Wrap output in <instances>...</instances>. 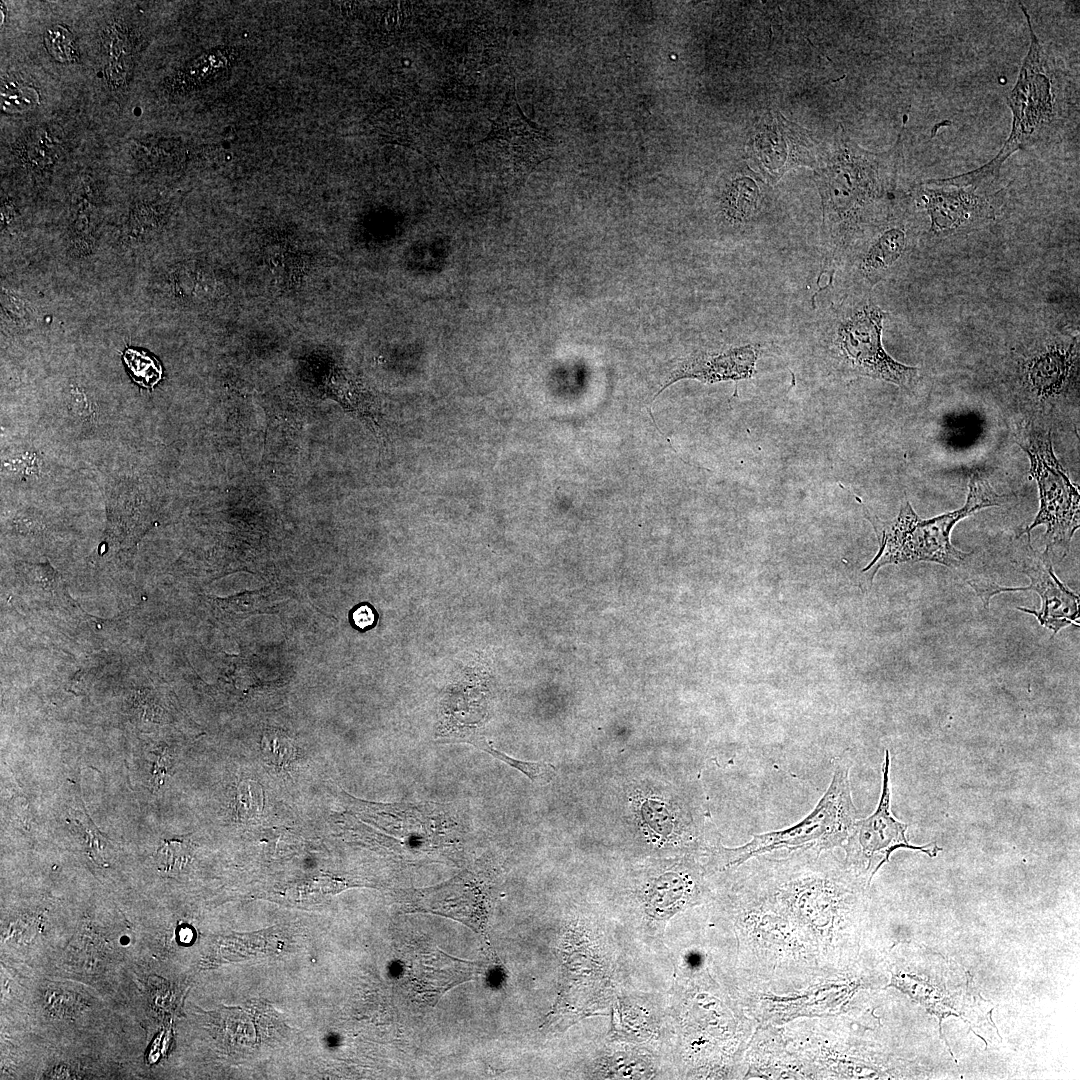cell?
<instances>
[{
	"mask_svg": "<svg viewBox=\"0 0 1080 1080\" xmlns=\"http://www.w3.org/2000/svg\"><path fill=\"white\" fill-rule=\"evenodd\" d=\"M352 619L358 628L367 629L373 625L375 615L371 607L368 605H361L354 610Z\"/></svg>",
	"mask_w": 1080,
	"mask_h": 1080,
	"instance_id": "cell-26",
	"label": "cell"
},
{
	"mask_svg": "<svg viewBox=\"0 0 1080 1080\" xmlns=\"http://www.w3.org/2000/svg\"><path fill=\"white\" fill-rule=\"evenodd\" d=\"M890 754L885 752L882 767V792L876 811L866 819L856 820L843 848L846 859L851 865H864V871H870V879L881 865L888 861L890 854L898 848L920 850L934 857L941 850L935 843L924 846L911 845L906 838L908 825L896 820L890 809L889 786Z\"/></svg>",
	"mask_w": 1080,
	"mask_h": 1080,
	"instance_id": "cell-11",
	"label": "cell"
},
{
	"mask_svg": "<svg viewBox=\"0 0 1080 1080\" xmlns=\"http://www.w3.org/2000/svg\"><path fill=\"white\" fill-rule=\"evenodd\" d=\"M759 356L760 349L752 344L731 347L720 352L695 353L677 366L656 396L681 379L716 383L751 378L756 373Z\"/></svg>",
	"mask_w": 1080,
	"mask_h": 1080,
	"instance_id": "cell-12",
	"label": "cell"
},
{
	"mask_svg": "<svg viewBox=\"0 0 1080 1080\" xmlns=\"http://www.w3.org/2000/svg\"><path fill=\"white\" fill-rule=\"evenodd\" d=\"M759 188L748 177L735 179L726 193L727 215L734 222H745L757 210Z\"/></svg>",
	"mask_w": 1080,
	"mask_h": 1080,
	"instance_id": "cell-15",
	"label": "cell"
},
{
	"mask_svg": "<svg viewBox=\"0 0 1080 1080\" xmlns=\"http://www.w3.org/2000/svg\"><path fill=\"white\" fill-rule=\"evenodd\" d=\"M1015 441L1029 458V472L1036 481L1040 502L1034 520L1019 535H1030L1034 528L1044 525L1045 550L1061 560L1069 552L1071 540L1080 526L1078 488L1054 453L1051 429L1021 423L1015 432Z\"/></svg>",
	"mask_w": 1080,
	"mask_h": 1080,
	"instance_id": "cell-7",
	"label": "cell"
},
{
	"mask_svg": "<svg viewBox=\"0 0 1080 1080\" xmlns=\"http://www.w3.org/2000/svg\"><path fill=\"white\" fill-rule=\"evenodd\" d=\"M190 859V848L186 841L170 840L163 843L157 852V863L164 872L181 870Z\"/></svg>",
	"mask_w": 1080,
	"mask_h": 1080,
	"instance_id": "cell-24",
	"label": "cell"
},
{
	"mask_svg": "<svg viewBox=\"0 0 1080 1080\" xmlns=\"http://www.w3.org/2000/svg\"><path fill=\"white\" fill-rule=\"evenodd\" d=\"M19 157L32 166H46L54 162L60 152V141L44 128L26 136L17 148Z\"/></svg>",
	"mask_w": 1080,
	"mask_h": 1080,
	"instance_id": "cell-17",
	"label": "cell"
},
{
	"mask_svg": "<svg viewBox=\"0 0 1080 1080\" xmlns=\"http://www.w3.org/2000/svg\"><path fill=\"white\" fill-rule=\"evenodd\" d=\"M1002 165L993 159L958 176L922 181L913 186L915 209L928 220L929 231L947 236L994 220L1003 200L999 187Z\"/></svg>",
	"mask_w": 1080,
	"mask_h": 1080,
	"instance_id": "cell-8",
	"label": "cell"
},
{
	"mask_svg": "<svg viewBox=\"0 0 1080 1080\" xmlns=\"http://www.w3.org/2000/svg\"><path fill=\"white\" fill-rule=\"evenodd\" d=\"M965 504L954 511L923 519L905 500L898 515L888 522L869 517L876 531L879 549L863 569L870 582L885 565L933 562L946 567L960 566L970 553L957 549L951 542L954 526L979 510L1004 504L1007 496L998 494L986 476L975 471L969 480Z\"/></svg>",
	"mask_w": 1080,
	"mask_h": 1080,
	"instance_id": "cell-2",
	"label": "cell"
},
{
	"mask_svg": "<svg viewBox=\"0 0 1080 1080\" xmlns=\"http://www.w3.org/2000/svg\"><path fill=\"white\" fill-rule=\"evenodd\" d=\"M906 246L905 230L898 226L881 232L861 257L858 269L872 285L879 282L902 256Z\"/></svg>",
	"mask_w": 1080,
	"mask_h": 1080,
	"instance_id": "cell-14",
	"label": "cell"
},
{
	"mask_svg": "<svg viewBox=\"0 0 1080 1080\" xmlns=\"http://www.w3.org/2000/svg\"><path fill=\"white\" fill-rule=\"evenodd\" d=\"M790 124L779 113L775 117H768L759 126L753 140L752 154L755 155L753 160L761 173L771 182H776L793 166L809 163L800 156L807 153L794 148L796 144L805 143V141L794 143V140L803 135L800 133L802 130L800 128L794 130L796 126Z\"/></svg>",
	"mask_w": 1080,
	"mask_h": 1080,
	"instance_id": "cell-13",
	"label": "cell"
},
{
	"mask_svg": "<svg viewBox=\"0 0 1080 1080\" xmlns=\"http://www.w3.org/2000/svg\"><path fill=\"white\" fill-rule=\"evenodd\" d=\"M836 162L822 170L826 265L834 267L850 250L860 229L874 216L895 171L896 149L870 153L841 141Z\"/></svg>",
	"mask_w": 1080,
	"mask_h": 1080,
	"instance_id": "cell-1",
	"label": "cell"
},
{
	"mask_svg": "<svg viewBox=\"0 0 1080 1080\" xmlns=\"http://www.w3.org/2000/svg\"><path fill=\"white\" fill-rule=\"evenodd\" d=\"M264 808V792L262 786L254 780H243L237 788L233 799V813L237 820L242 822L254 821L259 818Z\"/></svg>",
	"mask_w": 1080,
	"mask_h": 1080,
	"instance_id": "cell-19",
	"label": "cell"
},
{
	"mask_svg": "<svg viewBox=\"0 0 1080 1080\" xmlns=\"http://www.w3.org/2000/svg\"><path fill=\"white\" fill-rule=\"evenodd\" d=\"M9 99H10L11 101L13 100V102H14V101H15L16 99H19V97H18V96H15V95H14V96H10V97H9ZM24 99H25V96H21V97H20V100H21L22 104H25V103H26L27 105H29V103H27L26 101H24Z\"/></svg>",
	"mask_w": 1080,
	"mask_h": 1080,
	"instance_id": "cell-27",
	"label": "cell"
},
{
	"mask_svg": "<svg viewBox=\"0 0 1080 1080\" xmlns=\"http://www.w3.org/2000/svg\"><path fill=\"white\" fill-rule=\"evenodd\" d=\"M22 575L24 582L34 590L52 593L60 588V576L48 565H26L22 567Z\"/></svg>",
	"mask_w": 1080,
	"mask_h": 1080,
	"instance_id": "cell-25",
	"label": "cell"
},
{
	"mask_svg": "<svg viewBox=\"0 0 1080 1080\" xmlns=\"http://www.w3.org/2000/svg\"><path fill=\"white\" fill-rule=\"evenodd\" d=\"M477 146L486 161L524 175L551 156L554 142L522 113L513 86L489 134Z\"/></svg>",
	"mask_w": 1080,
	"mask_h": 1080,
	"instance_id": "cell-10",
	"label": "cell"
},
{
	"mask_svg": "<svg viewBox=\"0 0 1080 1080\" xmlns=\"http://www.w3.org/2000/svg\"><path fill=\"white\" fill-rule=\"evenodd\" d=\"M1022 573L1030 579L1026 587H1006L985 580H968V584L981 598L984 606L989 607L990 599L1003 592L1035 591L1041 599L1040 610L1017 607L1018 610L1034 615L1038 622L1051 630L1053 636L1070 625L1079 626V596L1070 590L1054 572L1051 556L1045 550L1039 552L1027 544L1018 560Z\"/></svg>",
	"mask_w": 1080,
	"mask_h": 1080,
	"instance_id": "cell-9",
	"label": "cell"
},
{
	"mask_svg": "<svg viewBox=\"0 0 1080 1080\" xmlns=\"http://www.w3.org/2000/svg\"><path fill=\"white\" fill-rule=\"evenodd\" d=\"M492 756L522 772L536 784H547L551 782L557 773L555 766L550 763L521 761L508 756L497 748L493 751Z\"/></svg>",
	"mask_w": 1080,
	"mask_h": 1080,
	"instance_id": "cell-23",
	"label": "cell"
},
{
	"mask_svg": "<svg viewBox=\"0 0 1080 1080\" xmlns=\"http://www.w3.org/2000/svg\"><path fill=\"white\" fill-rule=\"evenodd\" d=\"M887 313L871 301H846L820 321L818 347L826 364L842 375L862 376L912 389L917 367L892 358L882 345Z\"/></svg>",
	"mask_w": 1080,
	"mask_h": 1080,
	"instance_id": "cell-4",
	"label": "cell"
},
{
	"mask_svg": "<svg viewBox=\"0 0 1080 1080\" xmlns=\"http://www.w3.org/2000/svg\"><path fill=\"white\" fill-rule=\"evenodd\" d=\"M45 46L50 55L60 62H75L79 52L73 35L63 26L49 27L44 35Z\"/></svg>",
	"mask_w": 1080,
	"mask_h": 1080,
	"instance_id": "cell-22",
	"label": "cell"
},
{
	"mask_svg": "<svg viewBox=\"0 0 1080 1080\" xmlns=\"http://www.w3.org/2000/svg\"><path fill=\"white\" fill-rule=\"evenodd\" d=\"M855 821L849 763L838 760L827 791L801 821L789 828L753 835L742 846L728 848L720 845L717 855L725 867H731L774 850L827 851L843 846Z\"/></svg>",
	"mask_w": 1080,
	"mask_h": 1080,
	"instance_id": "cell-6",
	"label": "cell"
},
{
	"mask_svg": "<svg viewBox=\"0 0 1080 1080\" xmlns=\"http://www.w3.org/2000/svg\"><path fill=\"white\" fill-rule=\"evenodd\" d=\"M123 360L132 379L145 388H153L162 378V367L157 359L144 351L129 348Z\"/></svg>",
	"mask_w": 1080,
	"mask_h": 1080,
	"instance_id": "cell-20",
	"label": "cell"
},
{
	"mask_svg": "<svg viewBox=\"0 0 1080 1080\" xmlns=\"http://www.w3.org/2000/svg\"><path fill=\"white\" fill-rule=\"evenodd\" d=\"M216 606L228 617L244 619L250 614L263 612L265 599L257 591H247L227 598H216Z\"/></svg>",
	"mask_w": 1080,
	"mask_h": 1080,
	"instance_id": "cell-21",
	"label": "cell"
},
{
	"mask_svg": "<svg viewBox=\"0 0 1080 1080\" xmlns=\"http://www.w3.org/2000/svg\"><path fill=\"white\" fill-rule=\"evenodd\" d=\"M692 883L679 875H670L666 879V887L655 886L650 897V913L657 917H666L688 899L691 894Z\"/></svg>",
	"mask_w": 1080,
	"mask_h": 1080,
	"instance_id": "cell-16",
	"label": "cell"
},
{
	"mask_svg": "<svg viewBox=\"0 0 1080 1080\" xmlns=\"http://www.w3.org/2000/svg\"><path fill=\"white\" fill-rule=\"evenodd\" d=\"M263 758L276 768L285 769L297 756L294 741L283 731L268 729L261 738Z\"/></svg>",
	"mask_w": 1080,
	"mask_h": 1080,
	"instance_id": "cell-18",
	"label": "cell"
},
{
	"mask_svg": "<svg viewBox=\"0 0 1080 1080\" xmlns=\"http://www.w3.org/2000/svg\"><path fill=\"white\" fill-rule=\"evenodd\" d=\"M1012 392L1021 423L1052 430L1062 412L1078 409L1079 344L1053 338L1018 354L1012 368Z\"/></svg>",
	"mask_w": 1080,
	"mask_h": 1080,
	"instance_id": "cell-5",
	"label": "cell"
},
{
	"mask_svg": "<svg viewBox=\"0 0 1080 1080\" xmlns=\"http://www.w3.org/2000/svg\"><path fill=\"white\" fill-rule=\"evenodd\" d=\"M1019 5L1029 27L1030 46L1006 98L1012 112V127L993 158L1001 165L1015 152L1051 139L1070 115L1066 75L1035 34L1027 9L1022 3Z\"/></svg>",
	"mask_w": 1080,
	"mask_h": 1080,
	"instance_id": "cell-3",
	"label": "cell"
}]
</instances>
